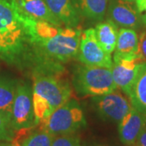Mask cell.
<instances>
[{
    "label": "cell",
    "instance_id": "2",
    "mask_svg": "<svg viewBox=\"0 0 146 146\" xmlns=\"http://www.w3.org/2000/svg\"><path fill=\"white\" fill-rule=\"evenodd\" d=\"M63 75L64 72H39L32 75L33 102L37 124L71 98L72 89Z\"/></svg>",
    "mask_w": 146,
    "mask_h": 146
},
{
    "label": "cell",
    "instance_id": "9",
    "mask_svg": "<svg viewBox=\"0 0 146 146\" xmlns=\"http://www.w3.org/2000/svg\"><path fill=\"white\" fill-rule=\"evenodd\" d=\"M146 115L132 106L127 114L119 122V136L126 145H135L141 132L145 129Z\"/></svg>",
    "mask_w": 146,
    "mask_h": 146
},
{
    "label": "cell",
    "instance_id": "17",
    "mask_svg": "<svg viewBox=\"0 0 146 146\" xmlns=\"http://www.w3.org/2000/svg\"><path fill=\"white\" fill-rule=\"evenodd\" d=\"M95 34L99 44L106 52L112 54L115 51L117 38H118V26L109 19L101 21L95 27Z\"/></svg>",
    "mask_w": 146,
    "mask_h": 146
},
{
    "label": "cell",
    "instance_id": "25",
    "mask_svg": "<svg viewBox=\"0 0 146 146\" xmlns=\"http://www.w3.org/2000/svg\"><path fill=\"white\" fill-rule=\"evenodd\" d=\"M12 143H13V144L15 145V146H21V145H20V144H19V143H18V142H17V141H12Z\"/></svg>",
    "mask_w": 146,
    "mask_h": 146
},
{
    "label": "cell",
    "instance_id": "27",
    "mask_svg": "<svg viewBox=\"0 0 146 146\" xmlns=\"http://www.w3.org/2000/svg\"><path fill=\"white\" fill-rule=\"evenodd\" d=\"M93 146H109V145H93Z\"/></svg>",
    "mask_w": 146,
    "mask_h": 146
},
{
    "label": "cell",
    "instance_id": "5",
    "mask_svg": "<svg viewBox=\"0 0 146 146\" xmlns=\"http://www.w3.org/2000/svg\"><path fill=\"white\" fill-rule=\"evenodd\" d=\"M38 125L36 123L33 102V88L28 82L19 81L11 118L10 127L16 131L30 129Z\"/></svg>",
    "mask_w": 146,
    "mask_h": 146
},
{
    "label": "cell",
    "instance_id": "18",
    "mask_svg": "<svg viewBox=\"0 0 146 146\" xmlns=\"http://www.w3.org/2000/svg\"><path fill=\"white\" fill-rule=\"evenodd\" d=\"M53 137L54 136L50 133L40 127L24 137L21 142L14 141H17L21 146H52Z\"/></svg>",
    "mask_w": 146,
    "mask_h": 146
},
{
    "label": "cell",
    "instance_id": "11",
    "mask_svg": "<svg viewBox=\"0 0 146 146\" xmlns=\"http://www.w3.org/2000/svg\"><path fill=\"white\" fill-rule=\"evenodd\" d=\"M138 42L139 38L134 29L121 28L118 33L113 62L121 59L141 60L138 53Z\"/></svg>",
    "mask_w": 146,
    "mask_h": 146
},
{
    "label": "cell",
    "instance_id": "3",
    "mask_svg": "<svg viewBox=\"0 0 146 146\" xmlns=\"http://www.w3.org/2000/svg\"><path fill=\"white\" fill-rule=\"evenodd\" d=\"M72 84L76 94L84 97H97L118 89L111 68L79 64L74 66Z\"/></svg>",
    "mask_w": 146,
    "mask_h": 146
},
{
    "label": "cell",
    "instance_id": "19",
    "mask_svg": "<svg viewBox=\"0 0 146 146\" xmlns=\"http://www.w3.org/2000/svg\"><path fill=\"white\" fill-rule=\"evenodd\" d=\"M52 146H82L78 136L74 134L58 135L53 137Z\"/></svg>",
    "mask_w": 146,
    "mask_h": 146
},
{
    "label": "cell",
    "instance_id": "20",
    "mask_svg": "<svg viewBox=\"0 0 146 146\" xmlns=\"http://www.w3.org/2000/svg\"><path fill=\"white\" fill-rule=\"evenodd\" d=\"M15 132L0 115V141L12 142L15 139Z\"/></svg>",
    "mask_w": 146,
    "mask_h": 146
},
{
    "label": "cell",
    "instance_id": "15",
    "mask_svg": "<svg viewBox=\"0 0 146 146\" xmlns=\"http://www.w3.org/2000/svg\"><path fill=\"white\" fill-rule=\"evenodd\" d=\"M45 2L63 26L78 28L80 16L73 6L72 0H45Z\"/></svg>",
    "mask_w": 146,
    "mask_h": 146
},
{
    "label": "cell",
    "instance_id": "1",
    "mask_svg": "<svg viewBox=\"0 0 146 146\" xmlns=\"http://www.w3.org/2000/svg\"><path fill=\"white\" fill-rule=\"evenodd\" d=\"M35 23L16 0H0V58L9 66L31 73L40 65L34 47Z\"/></svg>",
    "mask_w": 146,
    "mask_h": 146
},
{
    "label": "cell",
    "instance_id": "6",
    "mask_svg": "<svg viewBox=\"0 0 146 146\" xmlns=\"http://www.w3.org/2000/svg\"><path fill=\"white\" fill-rule=\"evenodd\" d=\"M76 58L83 64L101 68H112L114 63L111 54L106 52L99 44L94 29L82 32Z\"/></svg>",
    "mask_w": 146,
    "mask_h": 146
},
{
    "label": "cell",
    "instance_id": "24",
    "mask_svg": "<svg viewBox=\"0 0 146 146\" xmlns=\"http://www.w3.org/2000/svg\"><path fill=\"white\" fill-rule=\"evenodd\" d=\"M0 146H15L12 142H6V141H0Z\"/></svg>",
    "mask_w": 146,
    "mask_h": 146
},
{
    "label": "cell",
    "instance_id": "22",
    "mask_svg": "<svg viewBox=\"0 0 146 146\" xmlns=\"http://www.w3.org/2000/svg\"><path fill=\"white\" fill-rule=\"evenodd\" d=\"M136 5L141 19L146 18V0H136Z\"/></svg>",
    "mask_w": 146,
    "mask_h": 146
},
{
    "label": "cell",
    "instance_id": "10",
    "mask_svg": "<svg viewBox=\"0 0 146 146\" xmlns=\"http://www.w3.org/2000/svg\"><path fill=\"white\" fill-rule=\"evenodd\" d=\"M140 59H121L115 61L111 68L112 76L117 88L127 96L137 73Z\"/></svg>",
    "mask_w": 146,
    "mask_h": 146
},
{
    "label": "cell",
    "instance_id": "26",
    "mask_svg": "<svg viewBox=\"0 0 146 146\" xmlns=\"http://www.w3.org/2000/svg\"><path fill=\"white\" fill-rule=\"evenodd\" d=\"M141 21H142V23L145 25L146 27V18H144V19H141Z\"/></svg>",
    "mask_w": 146,
    "mask_h": 146
},
{
    "label": "cell",
    "instance_id": "12",
    "mask_svg": "<svg viewBox=\"0 0 146 146\" xmlns=\"http://www.w3.org/2000/svg\"><path fill=\"white\" fill-rule=\"evenodd\" d=\"M16 2L24 13L33 19L63 27L61 21L53 14L45 0H16Z\"/></svg>",
    "mask_w": 146,
    "mask_h": 146
},
{
    "label": "cell",
    "instance_id": "28",
    "mask_svg": "<svg viewBox=\"0 0 146 146\" xmlns=\"http://www.w3.org/2000/svg\"><path fill=\"white\" fill-rule=\"evenodd\" d=\"M130 1H134V0H130Z\"/></svg>",
    "mask_w": 146,
    "mask_h": 146
},
{
    "label": "cell",
    "instance_id": "14",
    "mask_svg": "<svg viewBox=\"0 0 146 146\" xmlns=\"http://www.w3.org/2000/svg\"><path fill=\"white\" fill-rule=\"evenodd\" d=\"M127 97L131 106L146 115V61L139 64Z\"/></svg>",
    "mask_w": 146,
    "mask_h": 146
},
{
    "label": "cell",
    "instance_id": "16",
    "mask_svg": "<svg viewBox=\"0 0 146 146\" xmlns=\"http://www.w3.org/2000/svg\"><path fill=\"white\" fill-rule=\"evenodd\" d=\"M72 2L80 17L95 22L104 20L108 0H72Z\"/></svg>",
    "mask_w": 146,
    "mask_h": 146
},
{
    "label": "cell",
    "instance_id": "21",
    "mask_svg": "<svg viewBox=\"0 0 146 146\" xmlns=\"http://www.w3.org/2000/svg\"><path fill=\"white\" fill-rule=\"evenodd\" d=\"M138 53L143 62L146 61V31L141 33L138 42Z\"/></svg>",
    "mask_w": 146,
    "mask_h": 146
},
{
    "label": "cell",
    "instance_id": "8",
    "mask_svg": "<svg viewBox=\"0 0 146 146\" xmlns=\"http://www.w3.org/2000/svg\"><path fill=\"white\" fill-rule=\"evenodd\" d=\"M108 19L123 29H136L142 23L136 3L130 0H111L107 7Z\"/></svg>",
    "mask_w": 146,
    "mask_h": 146
},
{
    "label": "cell",
    "instance_id": "4",
    "mask_svg": "<svg viewBox=\"0 0 146 146\" xmlns=\"http://www.w3.org/2000/svg\"><path fill=\"white\" fill-rule=\"evenodd\" d=\"M40 123L42 128L54 136L74 134L87 126L80 105L77 101L71 98Z\"/></svg>",
    "mask_w": 146,
    "mask_h": 146
},
{
    "label": "cell",
    "instance_id": "23",
    "mask_svg": "<svg viewBox=\"0 0 146 146\" xmlns=\"http://www.w3.org/2000/svg\"><path fill=\"white\" fill-rule=\"evenodd\" d=\"M135 145L136 146H146V129L141 132Z\"/></svg>",
    "mask_w": 146,
    "mask_h": 146
},
{
    "label": "cell",
    "instance_id": "7",
    "mask_svg": "<svg viewBox=\"0 0 146 146\" xmlns=\"http://www.w3.org/2000/svg\"><path fill=\"white\" fill-rule=\"evenodd\" d=\"M95 110L104 121L119 123L131 108L130 100L117 89L110 94L93 98Z\"/></svg>",
    "mask_w": 146,
    "mask_h": 146
},
{
    "label": "cell",
    "instance_id": "13",
    "mask_svg": "<svg viewBox=\"0 0 146 146\" xmlns=\"http://www.w3.org/2000/svg\"><path fill=\"white\" fill-rule=\"evenodd\" d=\"M18 82L16 79L0 76V115L9 127Z\"/></svg>",
    "mask_w": 146,
    "mask_h": 146
}]
</instances>
